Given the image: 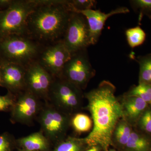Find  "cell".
Segmentation results:
<instances>
[{
  "label": "cell",
  "mask_w": 151,
  "mask_h": 151,
  "mask_svg": "<svg viewBox=\"0 0 151 151\" xmlns=\"http://www.w3.org/2000/svg\"><path fill=\"white\" fill-rule=\"evenodd\" d=\"M130 3L132 8L139 13V21L144 15L151 19V0H133Z\"/></svg>",
  "instance_id": "obj_23"
},
{
  "label": "cell",
  "mask_w": 151,
  "mask_h": 151,
  "mask_svg": "<svg viewBox=\"0 0 151 151\" xmlns=\"http://www.w3.org/2000/svg\"><path fill=\"white\" fill-rule=\"evenodd\" d=\"M45 45L27 35H14L0 40V59L26 67L37 60Z\"/></svg>",
  "instance_id": "obj_3"
},
{
  "label": "cell",
  "mask_w": 151,
  "mask_h": 151,
  "mask_svg": "<svg viewBox=\"0 0 151 151\" xmlns=\"http://www.w3.org/2000/svg\"><path fill=\"white\" fill-rule=\"evenodd\" d=\"M69 114L55 106L47 105L42 108L39 116L42 132L48 139L57 141L64 137L70 125Z\"/></svg>",
  "instance_id": "obj_8"
},
{
  "label": "cell",
  "mask_w": 151,
  "mask_h": 151,
  "mask_svg": "<svg viewBox=\"0 0 151 151\" xmlns=\"http://www.w3.org/2000/svg\"><path fill=\"white\" fill-rule=\"evenodd\" d=\"M70 125L76 133L88 132L93 127L92 119L84 113L75 114L70 120Z\"/></svg>",
  "instance_id": "obj_19"
},
{
  "label": "cell",
  "mask_w": 151,
  "mask_h": 151,
  "mask_svg": "<svg viewBox=\"0 0 151 151\" xmlns=\"http://www.w3.org/2000/svg\"><path fill=\"white\" fill-rule=\"evenodd\" d=\"M139 65V84H151V53L135 58Z\"/></svg>",
  "instance_id": "obj_18"
},
{
  "label": "cell",
  "mask_w": 151,
  "mask_h": 151,
  "mask_svg": "<svg viewBox=\"0 0 151 151\" xmlns=\"http://www.w3.org/2000/svg\"><path fill=\"white\" fill-rule=\"evenodd\" d=\"M124 95L139 97L148 104H151V84H139L132 87Z\"/></svg>",
  "instance_id": "obj_22"
},
{
  "label": "cell",
  "mask_w": 151,
  "mask_h": 151,
  "mask_svg": "<svg viewBox=\"0 0 151 151\" xmlns=\"http://www.w3.org/2000/svg\"><path fill=\"white\" fill-rule=\"evenodd\" d=\"M129 9L125 7L113 10L108 13L103 12L99 10H88L81 12L86 18L89 25L91 45L96 44L99 40L106 21L114 15L128 13Z\"/></svg>",
  "instance_id": "obj_13"
},
{
  "label": "cell",
  "mask_w": 151,
  "mask_h": 151,
  "mask_svg": "<svg viewBox=\"0 0 151 151\" xmlns=\"http://www.w3.org/2000/svg\"><path fill=\"white\" fill-rule=\"evenodd\" d=\"M19 145L23 149L32 151H44L48 149V140L41 132H35L19 139Z\"/></svg>",
  "instance_id": "obj_15"
},
{
  "label": "cell",
  "mask_w": 151,
  "mask_h": 151,
  "mask_svg": "<svg viewBox=\"0 0 151 151\" xmlns=\"http://www.w3.org/2000/svg\"><path fill=\"white\" fill-rule=\"evenodd\" d=\"M73 12L67 0H37L27 35L43 45L61 40Z\"/></svg>",
  "instance_id": "obj_2"
},
{
  "label": "cell",
  "mask_w": 151,
  "mask_h": 151,
  "mask_svg": "<svg viewBox=\"0 0 151 151\" xmlns=\"http://www.w3.org/2000/svg\"><path fill=\"white\" fill-rule=\"evenodd\" d=\"M16 100L11 95L5 96L0 95V111H6L10 108H13Z\"/></svg>",
  "instance_id": "obj_26"
},
{
  "label": "cell",
  "mask_w": 151,
  "mask_h": 151,
  "mask_svg": "<svg viewBox=\"0 0 151 151\" xmlns=\"http://www.w3.org/2000/svg\"><path fill=\"white\" fill-rule=\"evenodd\" d=\"M40 103V99L26 89L21 92L12 108L14 120L26 125L30 124L42 109Z\"/></svg>",
  "instance_id": "obj_11"
},
{
  "label": "cell",
  "mask_w": 151,
  "mask_h": 151,
  "mask_svg": "<svg viewBox=\"0 0 151 151\" xmlns=\"http://www.w3.org/2000/svg\"><path fill=\"white\" fill-rule=\"evenodd\" d=\"M1 86L18 94L26 89V67L0 59Z\"/></svg>",
  "instance_id": "obj_12"
},
{
  "label": "cell",
  "mask_w": 151,
  "mask_h": 151,
  "mask_svg": "<svg viewBox=\"0 0 151 151\" xmlns=\"http://www.w3.org/2000/svg\"><path fill=\"white\" fill-rule=\"evenodd\" d=\"M116 90L112 83L104 80L97 88L84 94L93 122L92 131L84 138L88 147L97 146L108 151L110 146L113 145V132L124 117L122 103L115 95Z\"/></svg>",
  "instance_id": "obj_1"
},
{
  "label": "cell",
  "mask_w": 151,
  "mask_h": 151,
  "mask_svg": "<svg viewBox=\"0 0 151 151\" xmlns=\"http://www.w3.org/2000/svg\"><path fill=\"white\" fill-rule=\"evenodd\" d=\"M82 90L61 77L54 78L52 84L49 100L53 106L68 114L77 111L82 103Z\"/></svg>",
  "instance_id": "obj_5"
},
{
  "label": "cell",
  "mask_w": 151,
  "mask_h": 151,
  "mask_svg": "<svg viewBox=\"0 0 151 151\" xmlns=\"http://www.w3.org/2000/svg\"><path fill=\"white\" fill-rule=\"evenodd\" d=\"M71 54L62 40L45 45L37 61L53 77H60Z\"/></svg>",
  "instance_id": "obj_9"
},
{
  "label": "cell",
  "mask_w": 151,
  "mask_h": 151,
  "mask_svg": "<svg viewBox=\"0 0 151 151\" xmlns=\"http://www.w3.org/2000/svg\"><path fill=\"white\" fill-rule=\"evenodd\" d=\"M1 84V70H0V86Z\"/></svg>",
  "instance_id": "obj_29"
},
{
  "label": "cell",
  "mask_w": 151,
  "mask_h": 151,
  "mask_svg": "<svg viewBox=\"0 0 151 151\" xmlns=\"http://www.w3.org/2000/svg\"><path fill=\"white\" fill-rule=\"evenodd\" d=\"M124 148L127 151H151V140L146 135L133 130Z\"/></svg>",
  "instance_id": "obj_17"
},
{
  "label": "cell",
  "mask_w": 151,
  "mask_h": 151,
  "mask_svg": "<svg viewBox=\"0 0 151 151\" xmlns=\"http://www.w3.org/2000/svg\"><path fill=\"white\" fill-rule=\"evenodd\" d=\"M54 78L37 60L26 67V89L39 99L49 100V94Z\"/></svg>",
  "instance_id": "obj_10"
},
{
  "label": "cell",
  "mask_w": 151,
  "mask_h": 151,
  "mask_svg": "<svg viewBox=\"0 0 151 151\" xmlns=\"http://www.w3.org/2000/svg\"><path fill=\"white\" fill-rule=\"evenodd\" d=\"M137 124L141 130L151 134V108L148 107L143 112Z\"/></svg>",
  "instance_id": "obj_25"
},
{
  "label": "cell",
  "mask_w": 151,
  "mask_h": 151,
  "mask_svg": "<svg viewBox=\"0 0 151 151\" xmlns=\"http://www.w3.org/2000/svg\"><path fill=\"white\" fill-rule=\"evenodd\" d=\"M86 146L84 138L69 137L60 143L54 151H81Z\"/></svg>",
  "instance_id": "obj_21"
},
{
  "label": "cell",
  "mask_w": 151,
  "mask_h": 151,
  "mask_svg": "<svg viewBox=\"0 0 151 151\" xmlns=\"http://www.w3.org/2000/svg\"><path fill=\"white\" fill-rule=\"evenodd\" d=\"M11 142L8 136H0V151H10Z\"/></svg>",
  "instance_id": "obj_27"
},
{
  "label": "cell",
  "mask_w": 151,
  "mask_h": 151,
  "mask_svg": "<svg viewBox=\"0 0 151 151\" xmlns=\"http://www.w3.org/2000/svg\"><path fill=\"white\" fill-rule=\"evenodd\" d=\"M36 4L37 0H16L0 10V40L12 35H27L28 19Z\"/></svg>",
  "instance_id": "obj_4"
},
{
  "label": "cell",
  "mask_w": 151,
  "mask_h": 151,
  "mask_svg": "<svg viewBox=\"0 0 151 151\" xmlns=\"http://www.w3.org/2000/svg\"><path fill=\"white\" fill-rule=\"evenodd\" d=\"M108 151H116L115 150H108Z\"/></svg>",
  "instance_id": "obj_31"
},
{
  "label": "cell",
  "mask_w": 151,
  "mask_h": 151,
  "mask_svg": "<svg viewBox=\"0 0 151 151\" xmlns=\"http://www.w3.org/2000/svg\"><path fill=\"white\" fill-rule=\"evenodd\" d=\"M124 117L132 126L137 124L146 109L147 104L139 97L136 96H123L122 101Z\"/></svg>",
  "instance_id": "obj_14"
},
{
  "label": "cell",
  "mask_w": 151,
  "mask_h": 151,
  "mask_svg": "<svg viewBox=\"0 0 151 151\" xmlns=\"http://www.w3.org/2000/svg\"><path fill=\"white\" fill-rule=\"evenodd\" d=\"M19 151H32L27 150H24V149H22V150H20Z\"/></svg>",
  "instance_id": "obj_30"
},
{
  "label": "cell",
  "mask_w": 151,
  "mask_h": 151,
  "mask_svg": "<svg viewBox=\"0 0 151 151\" xmlns=\"http://www.w3.org/2000/svg\"><path fill=\"white\" fill-rule=\"evenodd\" d=\"M125 34L127 42L131 48L140 46L145 41L146 33L139 26L128 29L126 31Z\"/></svg>",
  "instance_id": "obj_20"
},
{
  "label": "cell",
  "mask_w": 151,
  "mask_h": 151,
  "mask_svg": "<svg viewBox=\"0 0 151 151\" xmlns=\"http://www.w3.org/2000/svg\"><path fill=\"white\" fill-rule=\"evenodd\" d=\"M95 73L96 71L90 62L86 49L71 55L59 77L82 90L86 88Z\"/></svg>",
  "instance_id": "obj_6"
},
{
  "label": "cell",
  "mask_w": 151,
  "mask_h": 151,
  "mask_svg": "<svg viewBox=\"0 0 151 151\" xmlns=\"http://www.w3.org/2000/svg\"><path fill=\"white\" fill-rule=\"evenodd\" d=\"M62 40L71 55L92 45L88 22L82 14L72 13Z\"/></svg>",
  "instance_id": "obj_7"
},
{
  "label": "cell",
  "mask_w": 151,
  "mask_h": 151,
  "mask_svg": "<svg viewBox=\"0 0 151 151\" xmlns=\"http://www.w3.org/2000/svg\"><path fill=\"white\" fill-rule=\"evenodd\" d=\"M100 148L99 147L97 146H94V147H91L89 149L86 151H100Z\"/></svg>",
  "instance_id": "obj_28"
},
{
  "label": "cell",
  "mask_w": 151,
  "mask_h": 151,
  "mask_svg": "<svg viewBox=\"0 0 151 151\" xmlns=\"http://www.w3.org/2000/svg\"><path fill=\"white\" fill-rule=\"evenodd\" d=\"M132 126L124 118L118 122L112 136L113 144L125 147L133 131Z\"/></svg>",
  "instance_id": "obj_16"
},
{
  "label": "cell",
  "mask_w": 151,
  "mask_h": 151,
  "mask_svg": "<svg viewBox=\"0 0 151 151\" xmlns=\"http://www.w3.org/2000/svg\"><path fill=\"white\" fill-rule=\"evenodd\" d=\"M68 2L73 12L77 13L92 9L97 4L94 0H69Z\"/></svg>",
  "instance_id": "obj_24"
}]
</instances>
